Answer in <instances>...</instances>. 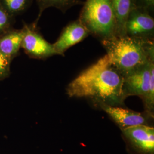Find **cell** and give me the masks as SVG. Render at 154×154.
Here are the masks:
<instances>
[{
  "label": "cell",
  "instance_id": "obj_11",
  "mask_svg": "<svg viewBox=\"0 0 154 154\" xmlns=\"http://www.w3.org/2000/svg\"><path fill=\"white\" fill-rule=\"evenodd\" d=\"M117 28V36L126 35V22L130 13L137 7L136 0H110Z\"/></svg>",
  "mask_w": 154,
  "mask_h": 154
},
{
  "label": "cell",
  "instance_id": "obj_10",
  "mask_svg": "<svg viewBox=\"0 0 154 154\" xmlns=\"http://www.w3.org/2000/svg\"><path fill=\"white\" fill-rule=\"evenodd\" d=\"M23 28L16 29L13 28L9 32L0 37V51L9 60L18 55L23 37Z\"/></svg>",
  "mask_w": 154,
  "mask_h": 154
},
{
  "label": "cell",
  "instance_id": "obj_1",
  "mask_svg": "<svg viewBox=\"0 0 154 154\" xmlns=\"http://www.w3.org/2000/svg\"><path fill=\"white\" fill-rule=\"evenodd\" d=\"M123 79L106 54L73 79L67 86L66 93L70 98H87L99 106H121L125 100Z\"/></svg>",
  "mask_w": 154,
  "mask_h": 154
},
{
  "label": "cell",
  "instance_id": "obj_16",
  "mask_svg": "<svg viewBox=\"0 0 154 154\" xmlns=\"http://www.w3.org/2000/svg\"><path fill=\"white\" fill-rule=\"evenodd\" d=\"M136 6L147 11L151 14H154V0H136Z\"/></svg>",
  "mask_w": 154,
  "mask_h": 154
},
{
  "label": "cell",
  "instance_id": "obj_9",
  "mask_svg": "<svg viewBox=\"0 0 154 154\" xmlns=\"http://www.w3.org/2000/svg\"><path fill=\"white\" fill-rule=\"evenodd\" d=\"M122 130L139 125H147L146 114L129 110L121 106L103 105L99 106Z\"/></svg>",
  "mask_w": 154,
  "mask_h": 154
},
{
  "label": "cell",
  "instance_id": "obj_6",
  "mask_svg": "<svg viewBox=\"0 0 154 154\" xmlns=\"http://www.w3.org/2000/svg\"><path fill=\"white\" fill-rule=\"evenodd\" d=\"M125 32L131 37L154 40V17L143 8H134L127 19Z\"/></svg>",
  "mask_w": 154,
  "mask_h": 154
},
{
  "label": "cell",
  "instance_id": "obj_5",
  "mask_svg": "<svg viewBox=\"0 0 154 154\" xmlns=\"http://www.w3.org/2000/svg\"><path fill=\"white\" fill-rule=\"evenodd\" d=\"M154 77V61H151L137 71L124 77L123 94L125 99L137 96L144 100L149 92L151 80Z\"/></svg>",
  "mask_w": 154,
  "mask_h": 154
},
{
  "label": "cell",
  "instance_id": "obj_4",
  "mask_svg": "<svg viewBox=\"0 0 154 154\" xmlns=\"http://www.w3.org/2000/svg\"><path fill=\"white\" fill-rule=\"evenodd\" d=\"M34 22L27 24L23 22L24 32L21 44V49L32 58L46 60L54 55H58L53 45L47 41L41 34Z\"/></svg>",
  "mask_w": 154,
  "mask_h": 154
},
{
  "label": "cell",
  "instance_id": "obj_15",
  "mask_svg": "<svg viewBox=\"0 0 154 154\" xmlns=\"http://www.w3.org/2000/svg\"><path fill=\"white\" fill-rule=\"evenodd\" d=\"M11 62L0 51V81L9 77Z\"/></svg>",
  "mask_w": 154,
  "mask_h": 154
},
{
  "label": "cell",
  "instance_id": "obj_3",
  "mask_svg": "<svg viewBox=\"0 0 154 154\" xmlns=\"http://www.w3.org/2000/svg\"><path fill=\"white\" fill-rule=\"evenodd\" d=\"M78 19L90 35L100 42L117 36L116 17L110 0H86Z\"/></svg>",
  "mask_w": 154,
  "mask_h": 154
},
{
  "label": "cell",
  "instance_id": "obj_13",
  "mask_svg": "<svg viewBox=\"0 0 154 154\" xmlns=\"http://www.w3.org/2000/svg\"><path fill=\"white\" fill-rule=\"evenodd\" d=\"M33 0H0V2L13 16L21 14L32 4Z\"/></svg>",
  "mask_w": 154,
  "mask_h": 154
},
{
  "label": "cell",
  "instance_id": "obj_14",
  "mask_svg": "<svg viewBox=\"0 0 154 154\" xmlns=\"http://www.w3.org/2000/svg\"><path fill=\"white\" fill-rule=\"evenodd\" d=\"M15 23V17L6 10L0 2V37L13 29Z\"/></svg>",
  "mask_w": 154,
  "mask_h": 154
},
{
  "label": "cell",
  "instance_id": "obj_8",
  "mask_svg": "<svg viewBox=\"0 0 154 154\" xmlns=\"http://www.w3.org/2000/svg\"><path fill=\"white\" fill-rule=\"evenodd\" d=\"M89 35L88 30L78 18L69 22L62 29L60 37L53 45L57 54L64 56L69 48L82 42Z\"/></svg>",
  "mask_w": 154,
  "mask_h": 154
},
{
  "label": "cell",
  "instance_id": "obj_12",
  "mask_svg": "<svg viewBox=\"0 0 154 154\" xmlns=\"http://www.w3.org/2000/svg\"><path fill=\"white\" fill-rule=\"evenodd\" d=\"M38 7V15L34 23L38 25L39 20L43 12L46 9L53 7L59 9L63 13H65L67 10L74 6L83 5L81 0H36Z\"/></svg>",
  "mask_w": 154,
  "mask_h": 154
},
{
  "label": "cell",
  "instance_id": "obj_7",
  "mask_svg": "<svg viewBox=\"0 0 154 154\" xmlns=\"http://www.w3.org/2000/svg\"><path fill=\"white\" fill-rule=\"evenodd\" d=\"M128 147L137 154H154V128L139 125L122 130Z\"/></svg>",
  "mask_w": 154,
  "mask_h": 154
},
{
  "label": "cell",
  "instance_id": "obj_2",
  "mask_svg": "<svg viewBox=\"0 0 154 154\" xmlns=\"http://www.w3.org/2000/svg\"><path fill=\"white\" fill-rule=\"evenodd\" d=\"M112 66L124 77L154 61V40L116 36L100 42Z\"/></svg>",
  "mask_w": 154,
  "mask_h": 154
}]
</instances>
